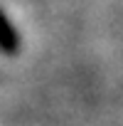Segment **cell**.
<instances>
[{
    "mask_svg": "<svg viewBox=\"0 0 123 126\" xmlns=\"http://www.w3.org/2000/svg\"><path fill=\"white\" fill-rule=\"evenodd\" d=\"M17 49H20V35H17L15 25L8 20V15L0 10V52L15 54Z\"/></svg>",
    "mask_w": 123,
    "mask_h": 126,
    "instance_id": "1",
    "label": "cell"
}]
</instances>
